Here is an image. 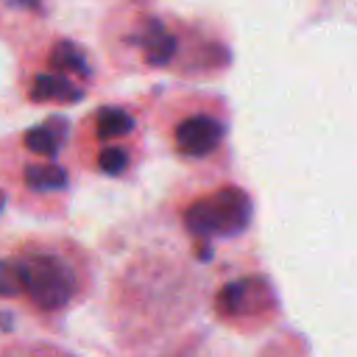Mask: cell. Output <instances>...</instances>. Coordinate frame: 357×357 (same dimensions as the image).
<instances>
[{"mask_svg":"<svg viewBox=\"0 0 357 357\" xmlns=\"http://www.w3.org/2000/svg\"><path fill=\"white\" fill-rule=\"evenodd\" d=\"M103 45L123 73H170L209 81L231 64V45L220 31L151 0L117 3L106 17Z\"/></svg>","mask_w":357,"mask_h":357,"instance_id":"1","label":"cell"},{"mask_svg":"<svg viewBox=\"0 0 357 357\" xmlns=\"http://www.w3.org/2000/svg\"><path fill=\"white\" fill-rule=\"evenodd\" d=\"M92 257L70 237H28L0 254V301L61 321L92 290Z\"/></svg>","mask_w":357,"mask_h":357,"instance_id":"2","label":"cell"},{"mask_svg":"<svg viewBox=\"0 0 357 357\" xmlns=\"http://www.w3.org/2000/svg\"><path fill=\"white\" fill-rule=\"evenodd\" d=\"M70 145V123L64 114H50L28 126L14 142L0 148V170L14 198L39 215H56L67 206L73 178L64 162Z\"/></svg>","mask_w":357,"mask_h":357,"instance_id":"3","label":"cell"},{"mask_svg":"<svg viewBox=\"0 0 357 357\" xmlns=\"http://www.w3.org/2000/svg\"><path fill=\"white\" fill-rule=\"evenodd\" d=\"M153 126L181 165L212 170L226 162L231 131L226 98L206 89L167 92L153 103Z\"/></svg>","mask_w":357,"mask_h":357,"instance_id":"4","label":"cell"},{"mask_svg":"<svg viewBox=\"0 0 357 357\" xmlns=\"http://www.w3.org/2000/svg\"><path fill=\"white\" fill-rule=\"evenodd\" d=\"M170 215L181 240L201 259L212 262L223 245L248 234L254 201L243 184L231 178H212L181 190L170 204Z\"/></svg>","mask_w":357,"mask_h":357,"instance_id":"5","label":"cell"},{"mask_svg":"<svg viewBox=\"0 0 357 357\" xmlns=\"http://www.w3.org/2000/svg\"><path fill=\"white\" fill-rule=\"evenodd\" d=\"M95 84V64L84 45L67 36H45L20 59V89L33 106H75Z\"/></svg>","mask_w":357,"mask_h":357,"instance_id":"6","label":"cell"},{"mask_svg":"<svg viewBox=\"0 0 357 357\" xmlns=\"http://www.w3.org/2000/svg\"><path fill=\"white\" fill-rule=\"evenodd\" d=\"M145 156L139 112L128 103L95 106L75 131V159L100 178H128Z\"/></svg>","mask_w":357,"mask_h":357,"instance_id":"7","label":"cell"},{"mask_svg":"<svg viewBox=\"0 0 357 357\" xmlns=\"http://www.w3.org/2000/svg\"><path fill=\"white\" fill-rule=\"evenodd\" d=\"M45 0H0V36L11 39L31 31L45 17Z\"/></svg>","mask_w":357,"mask_h":357,"instance_id":"8","label":"cell"},{"mask_svg":"<svg viewBox=\"0 0 357 357\" xmlns=\"http://www.w3.org/2000/svg\"><path fill=\"white\" fill-rule=\"evenodd\" d=\"M0 357H81L64 346L47 343V340H17L0 351Z\"/></svg>","mask_w":357,"mask_h":357,"instance_id":"9","label":"cell"}]
</instances>
